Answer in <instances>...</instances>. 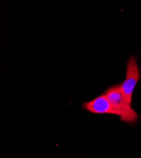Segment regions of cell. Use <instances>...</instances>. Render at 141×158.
Segmentation results:
<instances>
[{
  "mask_svg": "<svg viewBox=\"0 0 141 158\" xmlns=\"http://www.w3.org/2000/svg\"><path fill=\"white\" fill-rule=\"evenodd\" d=\"M126 77L125 80L120 83V89L126 101L132 104L134 90L140 78V71L137 59L131 56L126 62Z\"/></svg>",
  "mask_w": 141,
  "mask_h": 158,
  "instance_id": "obj_2",
  "label": "cell"
},
{
  "mask_svg": "<svg viewBox=\"0 0 141 158\" xmlns=\"http://www.w3.org/2000/svg\"><path fill=\"white\" fill-rule=\"evenodd\" d=\"M82 108L93 114H113L117 116L110 101L103 93L91 101L84 102L82 104Z\"/></svg>",
  "mask_w": 141,
  "mask_h": 158,
  "instance_id": "obj_3",
  "label": "cell"
},
{
  "mask_svg": "<svg viewBox=\"0 0 141 158\" xmlns=\"http://www.w3.org/2000/svg\"><path fill=\"white\" fill-rule=\"evenodd\" d=\"M103 94L110 101L122 122L132 125L136 124L139 119V114L133 109L132 104L126 101L120 89V83L109 87Z\"/></svg>",
  "mask_w": 141,
  "mask_h": 158,
  "instance_id": "obj_1",
  "label": "cell"
}]
</instances>
